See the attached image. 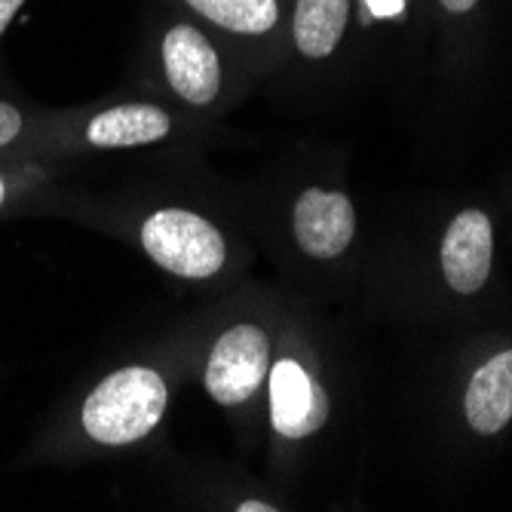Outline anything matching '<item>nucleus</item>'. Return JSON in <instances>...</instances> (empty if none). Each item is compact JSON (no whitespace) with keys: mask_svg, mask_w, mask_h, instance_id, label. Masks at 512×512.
Listing matches in <instances>:
<instances>
[{"mask_svg":"<svg viewBox=\"0 0 512 512\" xmlns=\"http://www.w3.org/2000/svg\"><path fill=\"white\" fill-rule=\"evenodd\" d=\"M43 215H68L126 240L157 270L191 286L234 279L246 264L240 237L215 212L157 194H89L62 188L40 206Z\"/></svg>","mask_w":512,"mask_h":512,"instance_id":"f257e3e1","label":"nucleus"},{"mask_svg":"<svg viewBox=\"0 0 512 512\" xmlns=\"http://www.w3.org/2000/svg\"><path fill=\"white\" fill-rule=\"evenodd\" d=\"M172 378L151 356L105 365L56 408L31 448L43 463H83L145 445L169 414Z\"/></svg>","mask_w":512,"mask_h":512,"instance_id":"f03ea898","label":"nucleus"},{"mask_svg":"<svg viewBox=\"0 0 512 512\" xmlns=\"http://www.w3.org/2000/svg\"><path fill=\"white\" fill-rule=\"evenodd\" d=\"M145 92L203 126L215 123L258 83L246 59L203 22L154 4L135 53Z\"/></svg>","mask_w":512,"mask_h":512,"instance_id":"7ed1b4c3","label":"nucleus"},{"mask_svg":"<svg viewBox=\"0 0 512 512\" xmlns=\"http://www.w3.org/2000/svg\"><path fill=\"white\" fill-rule=\"evenodd\" d=\"M209 126L184 117L151 92H120L74 108H43L25 154L74 163L92 154L148 151L200 138Z\"/></svg>","mask_w":512,"mask_h":512,"instance_id":"20e7f679","label":"nucleus"},{"mask_svg":"<svg viewBox=\"0 0 512 512\" xmlns=\"http://www.w3.org/2000/svg\"><path fill=\"white\" fill-rule=\"evenodd\" d=\"M276 347L270 325L255 313H240L218 325L200 365V384L227 414H252L267 390Z\"/></svg>","mask_w":512,"mask_h":512,"instance_id":"39448f33","label":"nucleus"},{"mask_svg":"<svg viewBox=\"0 0 512 512\" xmlns=\"http://www.w3.org/2000/svg\"><path fill=\"white\" fill-rule=\"evenodd\" d=\"M224 37L255 77H267L289 46L292 0H154Z\"/></svg>","mask_w":512,"mask_h":512,"instance_id":"423d86ee","label":"nucleus"},{"mask_svg":"<svg viewBox=\"0 0 512 512\" xmlns=\"http://www.w3.org/2000/svg\"><path fill=\"white\" fill-rule=\"evenodd\" d=\"M264 396L270 430L283 442H304L329 421V393H325L310 362L289 347L273 356Z\"/></svg>","mask_w":512,"mask_h":512,"instance_id":"0eeeda50","label":"nucleus"},{"mask_svg":"<svg viewBox=\"0 0 512 512\" xmlns=\"http://www.w3.org/2000/svg\"><path fill=\"white\" fill-rule=\"evenodd\" d=\"M289 237L310 261L341 258L356 237V209L344 191L304 188L289 206Z\"/></svg>","mask_w":512,"mask_h":512,"instance_id":"6e6552de","label":"nucleus"},{"mask_svg":"<svg viewBox=\"0 0 512 512\" xmlns=\"http://www.w3.org/2000/svg\"><path fill=\"white\" fill-rule=\"evenodd\" d=\"M442 276L445 286L457 295H476L491 276L494 261V227L482 209H463L451 218L442 249Z\"/></svg>","mask_w":512,"mask_h":512,"instance_id":"1a4fd4ad","label":"nucleus"},{"mask_svg":"<svg viewBox=\"0 0 512 512\" xmlns=\"http://www.w3.org/2000/svg\"><path fill=\"white\" fill-rule=\"evenodd\" d=\"M68 163L40 154H0V221L40 212V206L62 188Z\"/></svg>","mask_w":512,"mask_h":512,"instance_id":"9d476101","label":"nucleus"},{"mask_svg":"<svg viewBox=\"0 0 512 512\" xmlns=\"http://www.w3.org/2000/svg\"><path fill=\"white\" fill-rule=\"evenodd\" d=\"M350 22V0H292L289 50L301 62L332 59Z\"/></svg>","mask_w":512,"mask_h":512,"instance_id":"9b49d317","label":"nucleus"},{"mask_svg":"<svg viewBox=\"0 0 512 512\" xmlns=\"http://www.w3.org/2000/svg\"><path fill=\"white\" fill-rule=\"evenodd\" d=\"M463 414L479 436H494L512 421V350L491 356L473 371Z\"/></svg>","mask_w":512,"mask_h":512,"instance_id":"f8f14e48","label":"nucleus"},{"mask_svg":"<svg viewBox=\"0 0 512 512\" xmlns=\"http://www.w3.org/2000/svg\"><path fill=\"white\" fill-rule=\"evenodd\" d=\"M43 108L0 74V154L28 151Z\"/></svg>","mask_w":512,"mask_h":512,"instance_id":"ddd939ff","label":"nucleus"},{"mask_svg":"<svg viewBox=\"0 0 512 512\" xmlns=\"http://www.w3.org/2000/svg\"><path fill=\"white\" fill-rule=\"evenodd\" d=\"M25 4H28V0H0V43H4L10 25H13L16 16L25 10Z\"/></svg>","mask_w":512,"mask_h":512,"instance_id":"4468645a","label":"nucleus"},{"mask_svg":"<svg viewBox=\"0 0 512 512\" xmlns=\"http://www.w3.org/2000/svg\"><path fill=\"white\" fill-rule=\"evenodd\" d=\"M448 16H467L479 7V0H439Z\"/></svg>","mask_w":512,"mask_h":512,"instance_id":"2eb2a0df","label":"nucleus"},{"mask_svg":"<svg viewBox=\"0 0 512 512\" xmlns=\"http://www.w3.org/2000/svg\"><path fill=\"white\" fill-rule=\"evenodd\" d=\"M368 7L375 16H396L402 10V0H368Z\"/></svg>","mask_w":512,"mask_h":512,"instance_id":"dca6fc26","label":"nucleus"}]
</instances>
